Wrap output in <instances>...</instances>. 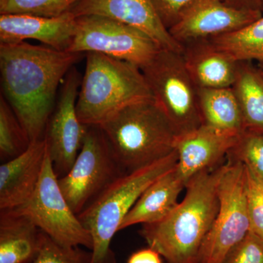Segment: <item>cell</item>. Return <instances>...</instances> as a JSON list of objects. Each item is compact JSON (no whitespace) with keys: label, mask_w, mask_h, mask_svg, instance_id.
Here are the masks:
<instances>
[{"label":"cell","mask_w":263,"mask_h":263,"mask_svg":"<svg viewBox=\"0 0 263 263\" xmlns=\"http://www.w3.org/2000/svg\"><path fill=\"white\" fill-rule=\"evenodd\" d=\"M152 98L178 136L202 125L196 85L189 74L181 52L161 48L141 69Z\"/></svg>","instance_id":"obj_6"},{"label":"cell","mask_w":263,"mask_h":263,"mask_svg":"<svg viewBox=\"0 0 263 263\" xmlns=\"http://www.w3.org/2000/svg\"><path fill=\"white\" fill-rule=\"evenodd\" d=\"M44 138L32 142L22 155L0 166V210L23 205L32 196L46 158Z\"/></svg>","instance_id":"obj_16"},{"label":"cell","mask_w":263,"mask_h":263,"mask_svg":"<svg viewBox=\"0 0 263 263\" xmlns=\"http://www.w3.org/2000/svg\"><path fill=\"white\" fill-rule=\"evenodd\" d=\"M77 29V17L71 12L58 17L0 14V44L32 39L48 47L67 51Z\"/></svg>","instance_id":"obj_14"},{"label":"cell","mask_w":263,"mask_h":263,"mask_svg":"<svg viewBox=\"0 0 263 263\" xmlns=\"http://www.w3.org/2000/svg\"><path fill=\"white\" fill-rule=\"evenodd\" d=\"M71 13L75 16L97 15L117 20L141 30L165 49L182 52L164 27L151 0H79Z\"/></svg>","instance_id":"obj_13"},{"label":"cell","mask_w":263,"mask_h":263,"mask_svg":"<svg viewBox=\"0 0 263 263\" xmlns=\"http://www.w3.org/2000/svg\"><path fill=\"white\" fill-rule=\"evenodd\" d=\"M79 0H0V14H27L58 17L73 8Z\"/></svg>","instance_id":"obj_24"},{"label":"cell","mask_w":263,"mask_h":263,"mask_svg":"<svg viewBox=\"0 0 263 263\" xmlns=\"http://www.w3.org/2000/svg\"><path fill=\"white\" fill-rule=\"evenodd\" d=\"M162 257L157 251L148 247L132 254L127 263H162Z\"/></svg>","instance_id":"obj_30"},{"label":"cell","mask_w":263,"mask_h":263,"mask_svg":"<svg viewBox=\"0 0 263 263\" xmlns=\"http://www.w3.org/2000/svg\"><path fill=\"white\" fill-rule=\"evenodd\" d=\"M81 80L79 71L72 67L64 79L60 96L45 129L43 138L58 179L72 168L89 128L81 122L76 110Z\"/></svg>","instance_id":"obj_11"},{"label":"cell","mask_w":263,"mask_h":263,"mask_svg":"<svg viewBox=\"0 0 263 263\" xmlns=\"http://www.w3.org/2000/svg\"><path fill=\"white\" fill-rule=\"evenodd\" d=\"M258 67L259 70H261V72H262L263 75V62H260V63H259Z\"/></svg>","instance_id":"obj_32"},{"label":"cell","mask_w":263,"mask_h":263,"mask_svg":"<svg viewBox=\"0 0 263 263\" xmlns=\"http://www.w3.org/2000/svg\"><path fill=\"white\" fill-rule=\"evenodd\" d=\"M239 104L245 130L263 133V75L253 62H238L232 86Z\"/></svg>","instance_id":"obj_21"},{"label":"cell","mask_w":263,"mask_h":263,"mask_svg":"<svg viewBox=\"0 0 263 263\" xmlns=\"http://www.w3.org/2000/svg\"><path fill=\"white\" fill-rule=\"evenodd\" d=\"M240 135L224 133L201 125L177 137L175 149L179 160L176 170L187 183L193 176L219 165L238 141Z\"/></svg>","instance_id":"obj_15"},{"label":"cell","mask_w":263,"mask_h":263,"mask_svg":"<svg viewBox=\"0 0 263 263\" xmlns=\"http://www.w3.org/2000/svg\"><path fill=\"white\" fill-rule=\"evenodd\" d=\"M221 263H263V238L249 231L230 249Z\"/></svg>","instance_id":"obj_28"},{"label":"cell","mask_w":263,"mask_h":263,"mask_svg":"<svg viewBox=\"0 0 263 263\" xmlns=\"http://www.w3.org/2000/svg\"><path fill=\"white\" fill-rule=\"evenodd\" d=\"M246 177L250 231L263 238V180L247 167Z\"/></svg>","instance_id":"obj_27"},{"label":"cell","mask_w":263,"mask_h":263,"mask_svg":"<svg viewBox=\"0 0 263 263\" xmlns=\"http://www.w3.org/2000/svg\"><path fill=\"white\" fill-rule=\"evenodd\" d=\"M202 125L240 135L245 130L243 117L233 88H198Z\"/></svg>","instance_id":"obj_20"},{"label":"cell","mask_w":263,"mask_h":263,"mask_svg":"<svg viewBox=\"0 0 263 263\" xmlns=\"http://www.w3.org/2000/svg\"><path fill=\"white\" fill-rule=\"evenodd\" d=\"M209 41L236 61L263 62V15L238 30Z\"/></svg>","instance_id":"obj_22"},{"label":"cell","mask_w":263,"mask_h":263,"mask_svg":"<svg viewBox=\"0 0 263 263\" xmlns=\"http://www.w3.org/2000/svg\"><path fill=\"white\" fill-rule=\"evenodd\" d=\"M182 48L183 62L197 88L232 87L238 61L218 49L209 40L187 43Z\"/></svg>","instance_id":"obj_17"},{"label":"cell","mask_w":263,"mask_h":263,"mask_svg":"<svg viewBox=\"0 0 263 263\" xmlns=\"http://www.w3.org/2000/svg\"><path fill=\"white\" fill-rule=\"evenodd\" d=\"M186 183L175 168L166 173L143 192L123 220L120 230L135 224L162 220L178 205V197Z\"/></svg>","instance_id":"obj_18"},{"label":"cell","mask_w":263,"mask_h":263,"mask_svg":"<svg viewBox=\"0 0 263 263\" xmlns=\"http://www.w3.org/2000/svg\"><path fill=\"white\" fill-rule=\"evenodd\" d=\"M125 174L100 127L89 126L75 163L58 182L71 209L79 215L109 185Z\"/></svg>","instance_id":"obj_9"},{"label":"cell","mask_w":263,"mask_h":263,"mask_svg":"<svg viewBox=\"0 0 263 263\" xmlns=\"http://www.w3.org/2000/svg\"><path fill=\"white\" fill-rule=\"evenodd\" d=\"M228 166L193 176L182 201L162 220L142 224L140 234L167 263H198L200 251L219 210L218 185Z\"/></svg>","instance_id":"obj_2"},{"label":"cell","mask_w":263,"mask_h":263,"mask_svg":"<svg viewBox=\"0 0 263 263\" xmlns=\"http://www.w3.org/2000/svg\"><path fill=\"white\" fill-rule=\"evenodd\" d=\"M85 54L86 69L76 103L83 124L100 126L129 104L153 98L138 66L96 52Z\"/></svg>","instance_id":"obj_4"},{"label":"cell","mask_w":263,"mask_h":263,"mask_svg":"<svg viewBox=\"0 0 263 263\" xmlns=\"http://www.w3.org/2000/svg\"><path fill=\"white\" fill-rule=\"evenodd\" d=\"M261 10L263 14V0H260Z\"/></svg>","instance_id":"obj_33"},{"label":"cell","mask_w":263,"mask_h":263,"mask_svg":"<svg viewBox=\"0 0 263 263\" xmlns=\"http://www.w3.org/2000/svg\"><path fill=\"white\" fill-rule=\"evenodd\" d=\"M42 231L27 216L0 210V263H28L37 254Z\"/></svg>","instance_id":"obj_19"},{"label":"cell","mask_w":263,"mask_h":263,"mask_svg":"<svg viewBox=\"0 0 263 263\" xmlns=\"http://www.w3.org/2000/svg\"><path fill=\"white\" fill-rule=\"evenodd\" d=\"M262 15L259 10L233 8L224 0H197L169 32L183 46L234 32Z\"/></svg>","instance_id":"obj_12"},{"label":"cell","mask_w":263,"mask_h":263,"mask_svg":"<svg viewBox=\"0 0 263 263\" xmlns=\"http://www.w3.org/2000/svg\"><path fill=\"white\" fill-rule=\"evenodd\" d=\"M10 210L27 216L62 247L92 249L93 240L89 230L71 209L60 189L48 148L42 174L32 196L23 205Z\"/></svg>","instance_id":"obj_7"},{"label":"cell","mask_w":263,"mask_h":263,"mask_svg":"<svg viewBox=\"0 0 263 263\" xmlns=\"http://www.w3.org/2000/svg\"><path fill=\"white\" fill-rule=\"evenodd\" d=\"M227 4L238 8L248 10H261L260 0H224Z\"/></svg>","instance_id":"obj_31"},{"label":"cell","mask_w":263,"mask_h":263,"mask_svg":"<svg viewBox=\"0 0 263 263\" xmlns=\"http://www.w3.org/2000/svg\"><path fill=\"white\" fill-rule=\"evenodd\" d=\"M228 157L242 162L263 180V133L246 129L238 137Z\"/></svg>","instance_id":"obj_25"},{"label":"cell","mask_w":263,"mask_h":263,"mask_svg":"<svg viewBox=\"0 0 263 263\" xmlns=\"http://www.w3.org/2000/svg\"><path fill=\"white\" fill-rule=\"evenodd\" d=\"M91 251L81 247H62L42 231L39 250L28 263H91Z\"/></svg>","instance_id":"obj_26"},{"label":"cell","mask_w":263,"mask_h":263,"mask_svg":"<svg viewBox=\"0 0 263 263\" xmlns=\"http://www.w3.org/2000/svg\"><path fill=\"white\" fill-rule=\"evenodd\" d=\"M219 210L208 233L198 263H221L230 249L250 231L246 166L228 158L218 185Z\"/></svg>","instance_id":"obj_8"},{"label":"cell","mask_w":263,"mask_h":263,"mask_svg":"<svg viewBox=\"0 0 263 263\" xmlns=\"http://www.w3.org/2000/svg\"><path fill=\"white\" fill-rule=\"evenodd\" d=\"M99 127L126 173L149 165L176 150L177 134L153 98L129 104Z\"/></svg>","instance_id":"obj_3"},{"label":"cell","mask_w":263,"mask_h":263,"mask_svg":"<svg viewBox=\"0 0 263 263\" xmlns=\"http://www.w3.org/2000/svg\"><path fill=\"white\" fill-rule=\"evenodd\" d=\"M30 144L18 117L3 95L0 98V158L8 162L23 154Z\"/></svg>","instance_id":"obj_23"},{"label":"cell","mask_w":263,"mask_h":263,"mask_svg":"<svg viewBox=\"0 0 263 263\" xmlns=\"http://www.w3.org/2000/svg\"><path fill=\"white\" fill-rule=\"evenodd\" d=\"M82 54L25 41L0 44L2 95L18 117L29 143L44 137L59 86Z\"/></svg>","instance_id":"obj_1"},{"label":"cell","mask_w":263,"mask_h":263,"mask_svg":"<svg viewBox=\"0 0 263 263\" xmlns=\"http://www.w3.org/2000/svg\"><path fill=\"white\" fill-rule=\"evenodd\" d=\"M146 33L118 22L97 15L77 17V29L67 51L103 53L118 60L145 67L161 49Z\"/></svg>","instance_id":"obj_10"},{"label":"cell","mask_w":263,"mask_h":263,"mask_svg":"<svg viewBox=\"0 0 263 263\" xmlns=\"http://www.w3.org/2000/svg\"><path fill=\"white\" fill-rule=\"evenodd\" d=\"M156 13L169 31L179 22L183 13L197 0H151Z\"/></svg>","instance_id":"obj_29"},{"label":"cell","mask_w":263,"mask_h":263,"mask_svg":"<svg viewBox=\"0 0 263 263\" xmlns=\"http://www.w3.org/2000/svg\"><path fill=\"white\" fill-rule=\"evenodd\" d=\"M176 150L162 160L118 178L78 215L93 240L91 263H117L110 248L114 235L143 192L154 181L175 168Z\"/></svg>","instance_id":"obj_5"}]
</instances>
